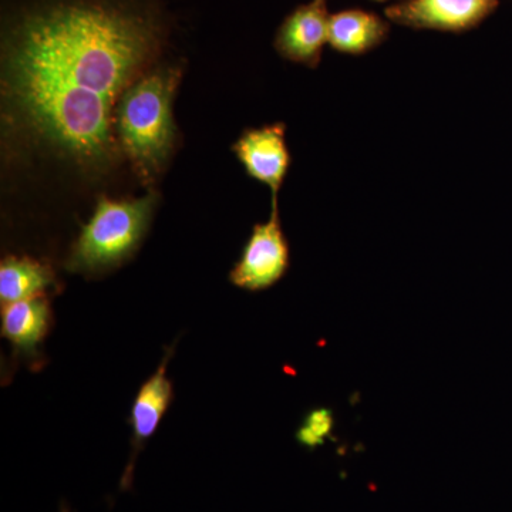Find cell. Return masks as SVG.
<instances>
[{"label":"cell","instance_id":"13","mask_svg":"<svg viewBox=\"0 0 512 512\" xmlns=\"http://www.w3.org/2000/svg\"><path fill=\"white\" fill-rule=\"evenodd\" d=\"M319 2H325L326 3V0H319Z\"/></svg>","mask_w":512,"mask_h":512},{"label":"cell","instance_id":"14","mask_svg":"<svg viewBox=\"0 0 512 512\" xmlns=\"http://www.w3.org/2000/svg\"><path fill=\"white\" fill-rule=\"evenodd\" d=\"M376 2H383V0H376Z\"/></svg>","mask_w":512,"mask_h":512},{"label":"cell","instance_id":"12","mask_svg":"<svg viewBox=\"0 0 512 512\" xmlns=\"http://www.w3.org/2000/svg\"><path fill=\"white\" fill-rule=\"evenodd\" d=\"M335 427L333 413L329 409L312 410L296 433V439L302 446L316 448L325 444Z\"/></svg>","mask_w":512,"mask_h":512},{"label":"cell","instance_id":"5","mask_svg":"<svg viewBox=\"0 0 512 512\" xmlns=\"http://www.w3.org/2000/svg\"><path fill=\"white\" fill-rule=\"evenodd\" d=\"M500 0H403L384 12L389 22L412 29L461 32L487 18Z\"/></svg>","mask_w":512,"mask_h":512},{"label":"cell","instance_id":"3","mask_svg":"<svg viewBox=\"0 0 512 512\" xmlns=\"http://www.w3.org/2000/svg\"><path fill=\"white\" fill-rule=\"evenodd\" d=\"M156 195L138 200L113 201L101 197L67 258L73 274H106L128 261L146 237Z\"/></svg>","mask_w":512,"mask_h":512},{"label":"cell","instance_id":"8","mask_svg":"<svg viewBox=\"0 0 512 512\" xmlns=\"http://www.w3.org/2000/svg\"><path fill=\"white\" fill-rule=\"evenodd\" d=\"M330 15L325 2L298 6L279 26L275 49L291 62L316 67L329 40Z\"/></svg>","mask_w":512,"mask_h":512},{"label":"cell","instance_id":"1","mask_svg":"<svg viewBox=\"0 0 512 512\" xmlns=\"http://www.w3.org/2000/svg\"><path fill=\"white\" fill-rule=\"evenodd\" d=\"M168 33L160 0H19L3 16V101L40 143L104 163L116 151V101Z\"/></svg>","mask_w":512,"mask_h":512},{"label":"cell","instance_id":"11","mask_svg":"<svg viewBox=\"0 0 512 512\" xmlns=\"http://www.w3.org/2000/svg\"><path fill=\"white\" fill-rule=\"evenodd\" d=\"M56 285L53 269L29 256H8L0 264V302L10 305L46 295Z\"/></svg>","mask_w":512,"mask_h":512},{"label":"cell","instance_id":"6","mask_svg":"<svg viewBox=\"0 0 512 512\" xmlns=\"http://www.w3.org/2000/svg\"><path fill=\"white\" fill-rule=\"evenodd\" d=\"M174 349L175 343L165 349V355L156 373H153L146 382L141 384L140 390L134 397L130 420H128L133 429L131 454L120 483L123 490H127L133 484L134 467H136L138 454L146 446L147 441L156 434L168 407L173 403L174 387L173 382L167 377V369L171 357L174 356Z\"/></svg>","mask_w":512,"mask_h":512},{"label":"cell","instance_id":"9","mask_svg":"<svg viewBox=\"0 0 512 512\" xmlns=\"http://www.w3.org/2000/svg\"><path fill=\"white\" fill-rule=\"evenodd\" d=\"M53 326V311L46 295L23 299L2 306V338L13 349L15 362L20 359L42 366V346Z\"/></svg>","mask_w":512,"mask_h":512},{"label":"cell","instance_id":"4","mask_svg":"<svg viewBox=\"0 0 512 512\" xmlns=\"http://www.w3.org/2000/svg\"><path fill=\"white\" fill-rule=\"evenodd\" d=\"M288 268L289 245L279 217L278 200L272 198L271 218L252 229L229 281L245 291H265L281 281Z\"/></svg>","mask_w":512,"mask_h":512},{"label":"cell","instance_id":"7","mask_svg":"<svg viewBox=\"0 0 512 512\" xmlns=\"http://www.w3.org/2000/svg\"><path fill=\"white\" fill-rule=\"evenodd\" d=\"M232 151L247 173L259 183L268 185L272 198L278 197L291 164V154L285 141V124L276 123L245 131L232 146Z\"/></svg>","mask_w":512,"mask_h":512},{"label":"cell","instance_id":"10","mask_svg":"<svg viewBox=\"0 0 512 512\" xmlns=\"http://www.w3.org/2000/svg\"><path fill=\"white\" fill-rule=\"evenodd\" d=\"M389 20L362 9L330 15L328 45L348 55H363L382 45L389 35Z\"/></svg>","mask_w":512,"mask_h":512},{"label":"cell","instance_id":"2","mask_svg":"<svg viewBox=\"0 0 512 512\" xmlns=\"http://www.w3.org/2000/svg\"><path fill=\"white\" fill-rule=\"evenodd\" d=\"M178 76L177 69L164 67L143 74L124 90L114 111L121 147L143 175L157 173L173 148Z\"/></svg>","mask_w":512,"mask_h":512}]
</instances>
